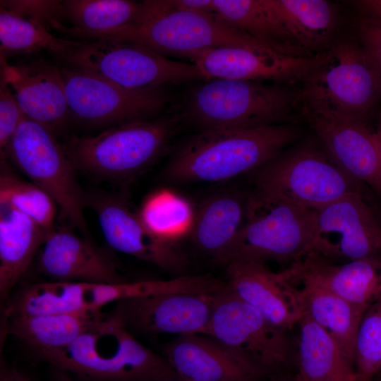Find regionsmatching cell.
I'll use <instances>...</instances> for the list:
<instances>
[{"mask_svg": "<svg viewBox=\"0 0 381 381\" xmlns=\"http://www.w3.org/2000/svg\"><path fill=\"white\" fill-rule=\"evenodd\" d=\"M219 291L169 293L125 299L114 303L109 316L132 334L205 335Z\"/></svg>", "mask_w": 381, "mask_h": 381, "instance_id": "14", "label": "cell"}, {"mask_svg": "<svg viewBox=\"0 0 381 381\" xmlns=\"http://www.w3.org/2000/svg\"><path fill=\"white\" fill-rule=\"evenodd\" d=\"M155 7V0L60 1L50 26L78 40H94L140 23Z\"/></svg>", "mask_w": 381, "mask_h": 381, "instance_id": "24", "label": "cell"}, {"mask_svg": "<svg viewBox=\"0 0 381 381\" xmlns=\"http://www.w3.org/2000/svg\"><path fill=\"white\" fill-rule=\"evenodd\" d=\"M301 85L214 78L191 88L181 115L205 129H250L301 123Z\"/></svg>", "mask_w": 381, "mask_h": 381, "instance_id": "2", "label": "cell"}, {"mask_svg": "<svg viewBox=\"0 0 381 381\" xmlns=\"http://www.w3.org/2000/svg\"><path fill=\"white\" fill-rule=\"evenodd\" d=\"M373 381H381V376H376Z\"/></svg>", "mask_w": 381, "mask_h": 381, "instance_id": "46", "label": "cell"}, {"mask_svg": "<svg viewBox=\"0 0 381 381\" xmlns=\"http://www.w3.org/2000/svg\"><path fill=\"white\" fill-rule=\"evenodd\" d=\"M52 381H81L68 373L54 368L52 373Z\"/></svg>", "mask_w": 381, "mask_h": 381, "instance_id": "43", "label": "cell"}, {"mask_svg": "<svg viewBox=\"0 0 381 381\" xmlns=\"http://www.w3.org/2000/svg\"><path fill=\"white\" fill-rule=\"evenodd\" d=\"M81 381H160L178 377L164 357L106 315L68 346L37 357Z\"/></svg>", "mask_w": 381, "mask_h": 381, "instance_id": "3", "label": "cell"}, {"mask_svg": "<svg viewBox=\"0 0 381 381\" xmlns=\"http://www.w3.org/2000/svg\"><path fill=\"white\" fill-rule=\"evenodd\" d=\"M27 116L8 86L0 83V150L5 157L8 145L22 121Z\"/></svg>", "mask_w": 381, "mask_h": 381, "instance_id": "36", "label": "cell"}, {"mask_svg": "<svg viewBox=\"0 0 381 381\" xmlns=\"http://www.w3.org/2000/svg\"><path fill=\"white\" fill-rule=\"evenodd\" d=\"M343 2L351 5L357 11V13L381 19V0H353Z\"/></svg>", "mask_w": 381, "mask_h": 381, "instance_id": "40", "label": "cell"}, {"mask_svg": "<svg viewBox=\"0 0 381 381\" xmlns=\"http://www.w3.org/2000/svg\"><path fill=\"white\" fill-rule=\"evenodd\" d=\"M297 325L296 365L301 381H358L354 367L322 327L306 313Z\"/></svg>", "mask_w": 381, "mask_h": 381, "instance_id": "30", "label": "cell"}, {"mask_svg": "<svg viewBox=\"0 0 381 381\" xmlns=\"http://www.w3.org/2000/svg\"><path fill=\"white\" fill-rule=\"evenodd\" d=\"M334 262L381 258V216L363 193L315 210L308 252Z\"/></svg>", "mask_w": 381, "mask_h": 381, "instance_id": "13", "label": "cell"}, {"mask_svg": "<svg viewBox=\"0 0 381 381\" xmlns=\"http://www.w3.org/2000/svg\"><path fill=\"white\" fill-rule=\"evenodd\" d=\"M0 203V296L6 301L52 231Z\"/></svg>", "mask_w": 381, "mask_h": 381, "instance_id": "27", "label": "cell"}, {"mask_svg": "<svg viewBox=\"0 0 381 381\" xmlns=\"http://www.w3.org/2000/svg\"><path fill=\"white\" fill-rule=\"evenodd\" d=\"M288 332L270 322L226 284L216 295L205 335L248 360L268 377L290 371L296 363V348Z\"/></svg>", "mask_w": 381, "mask_h": 381, "instance_id": "10", "label": "cell"}, {"mask_svg": "<svg viewBox=\"0 0 381 381\" xmlns=\"http://www.w3.org/2000/svg\"><path fill=\"white\" fill-rule=\"evenodd\" d=\"M253 172L255 190L312 210L363 193L361 183L339 166L315 135L303 138Z\"/></svg>", "mask_w": 381, "mask_h": 381, "instance_id": "7", "label": "cell"}, {"mask_svg": "<svg viewBox=\"0 0 381 381\" xmlns=\"http://www.w3.org/2000/svg\"><path fill=\"white\" fill-rule=\"evenodd\" d=\"M288 32L306 50L328 51L351 23L339 6L326 0H267Z\"/></svg>", "mask_w": 381, "mask_h": 381, "instance_id": "25", "label": "cell"}, {"mask_svg": "<svg viewBox=\"0 0 381 381\" xmlns=\"http://www.w3.org/2000/svg\"><path fill=\"white\" fill-rule=\"evenodd\" d=\"M226 277L234 294L278 327L289 331L304 315L296 286L265 263L231 262L226 265Z\"/></svg>", "mask_w": 381, "mask_h": 381, "instance_id": "23", "label": "cell"}, {"mask_svg": "<svg viewBox=\"0 0 381 381\" xmlns=\"http://www.w3.org/2000/svg\"><path fill=\"white\" fill-rule=\"evenodd\" d=\"M248 195L234 190L215 193L195 210L190 236L195 246L216 260L231 243L246 216Z\"/></svg>", "mask_w": 381, "mask_h": 381, "instance_id": "29", "label": "cell"}, {"mask_svg": "<svg viewBox=\"0 0 381 381\" xmlns=\"http://www.w3.org/2000/svg\"><path fill=\"white\" fill-rule=\"evenodd\" d=\"M169 8L214 14L213 0H164Z\"/></svg>", "mask_w": 381, "mask_h": 381, "instance_id": "39", "label": "cell"}, {"mask_svg": "<svg viewBox=\"0 0 381 381\" xmlns=\"http://www.w3.org/2000/svg\"><path fill=\"white\" fill-rule=\"evenodd\" d=\"M351 22L362 46L381 71V19L357 13Z\"/></svg>", "mask_w": 381, "mask_h": 381, "instance_id": "37", "label": "cell"}, {"mask_svg": "<svg viewBox=\"0 0 381 381\" xmlns=\"http://www.w3.org/2000/svg\"><path fill=\"white\" fill-rule=\"evenodd\" d=\"M181 113L116 125L91 136L72 138L64 151L75 171L128 179L150 167L168 150Z\"/></svg>", "mask_w": 381, "mask_h": 381, "instance_id": "4", "label": "cell"}, {"mask_svg": "<svg viewBox=\"0 0 381 381\" xmlns=\"http://www.w3.org/2000/svg\"><path fill=\"white\" fill-rule=\"evenodd\" d=\"M354 368L358 381H373L381 370V298L369 306L362 316Z\"/></svg>", "mask_w": 381, "mask_h": 381, "instance_id": "35", "label": "cell"}, {"mask_svg": "<svg viewBox=\"0 0 381 381\" xmlns=\"http://www.w3.org/2000/svg\"><path fill=\"white\" fill-rule=\"evenodd\" d=\"M376 136L377 138L378 142L380 143V147H381V116L380 118L377 131H375Z\"/></svg>", "mask_w": 381, "mask_h": 381, "instance_id": "44", "label": "cell"}, {"mask_svg": "<svg viewBox=\"0 0 381 381\" xmlns=\"http://www.w3.org/2000/svg\"><path fill=\"white\" fill-rule=\"evenodd\" d=\"M160 381H186L185 380H183L180 377H174V378H169V379H165V380H160Z\"/></svg>", "mask_w": 381, "mask_h": 381, "instance_id": "45", "label": "cell"}, {"mask_svg": "<svg viewBox=\"0 0 381 381\" xmlns=\"http://www.w3.org/2000/svg\"><path fill=\"white\" fill-rule=\"evenodd\" d=\"M132 282L99 284L49 281L26 285L4 302L3 317L102 311L133 298Z\"/></svg>", "mask_w": 381, "mask_h": 381, "instance_id": "18", "label": "cell"}, {"mask_svg": "<svg viewBox=\"0 0 381 381\" xmlns=\"http://www.w3.org/2000/svg\"><path fill=\"white\" fill-rule=\"evenodd\" d=\"M105 317L102 311L2 317L1 334L15 337L37 357L68 346Z\"/></svg>", "mask_w": 381, "mask_h": 381, "instance_id": "26", "label": "cell"}, {"mask_svg": "<svg viewBox=\"0 0 381 381\" xmlns=\"http://www.w3.org/2000/svg\"><path fill=\"white\" fill-rule=\"evenodd\" d=\"M1 81L12 92L26 116L54 135L63 129L70 113L61 66L42 59L9 64L0 59Z\"/></svg>", "mask_w": 381, "mask_h": 381, "instance_id": "19", "label": "cell"}, {"mask_svg": "<svg viewBox=\"0 0 381 381\" xmlns=\"http://www.w3.org/2000/svg\"><path fill=\"white\" fill-rule=\"evenodd\" d=\"M301 87L303 102L366 122L381 99V71L362 46L351 22Z\"/></svg>", "mask_w": 381, "mask_h": 381, "instance_id": "5", "label": "cell"}, {"mask_svg": "<svg viewBox=\"0 0 381 381\" xmlns=\"http://www.w3.org/2000/svg\"><path fill=\"white\" fill-rule=\"evenodd\" d=\"M178 377L186 381H261L257 365L213 338L198 334L179 335L164 348Z\"/></svg>", "mask_w": 381, "mask_h": 381, "instance_id": "22", "label": "cell"}, {"mask_svg": "<svg viewBox=\"0 0 381 381\" xmlns=\"http://www.w3.org/2000/svg\"><path fill=\"white\" fill-rule=\"evenodd\" d=\"M217 16L229 26L243 32L280 55L315 56L288 32L267 0H213ZM317 55V54H316Z\"/></svg>", "mask_w": 381, "mask_h": 381, "instance_id": "28", "label": "cell"}, {"mask_svg": "<svg viewBox=\"0 0 381 381\" xmlns=\"http://www.w3.org/2000/svg\"><path fill=\"white\" fill-rule=\"evenodd\" d=\"M60 1H1L0 8L36 20L44 26L50 25Z\"/></svg>", "mask_w": 381, "mask_h": 381, "instance_id": "38", "label": "cell"}, {"mask_svg": "<svg viewBox=\"0 0 381 381\" xmlns=\"http://www.w3.org/2000/svg\"><path fill=\"white\" fill-rule=\"evenodd\" d=\"M0 381H35L30 375L16 368L1 365Z\"/></svg>", "mask_w": 381, "mask_h": 381, "instance_id": "41", "label": "cell"}, {"mask_svg": "<svg viewBox=\"0 0 381 381\" xmlns=\"http://www.w3.org/2000/svg\"><path fill=\"white\" fill-rule=\"evenodd\" d=\"M279 273L294 285L323 289L365 310L381 298V258L334 262L306 255Z\"/></svg>", "mask_w": 381, "mask_h": 381, "instance_id": "20", "label": "cell"}, {"mask_svg": "<svg viewBox=\"0 0 381 381\" xmlns=\"http://www.w3.org/2000/svg\"><path fill=\"white\" fill-rule=\"evenodd\" d=\"M315 210L255 190L247 197L245 220L227 248L214 261L289 262L309 250Z\"/></svg>", "mask_w": 381, "mask_h": 381, "instance_id": "6", "label": "cell"}, {"mask_svg": "<svg viewBox=\"0 0 381 381\" xmlns=\"http://www.w3.org/2000/svg\"><path fill=\"white\" fill-rule=\"evenodd\" d=\"M302 116L334 160L381 198V147L365 121L337 115L303 102Z\"/></svg>", "mask_w": 381, "mask_h": 381, "instance_id": "16", "label": "cell"}, {"mask_svg": "<svg viewBox=\"0 0 381 381\" xmlns=\"http://www.w3.org/2000/svg\"><path fill=\"white\" fill-rule=\"evenodd\" d=\"M0 203L24 214L44 229L50 231L54 228L56 202L34 183L12 174L4 157H1Z\"/></svg>", "mask_w": 381, "mask_h": 381, "instance_id": "34", "label": "cell"}, {"mask_svg": "<svg viewBox=\"0 0 381 381\" xmlns=\"http://www.w3.org/2000/svg\"><path fill=\"white\" fill-rule=\"evenodd\" d=\"M294 286L304 313L333 338L344 357L354 367L356 337L365 309L315 286Z\"/></svg>", "mask_w": 381, "mask_h": 381, "instance_id": "31", "label": "cell"}, {"mask_svg": "<svg viewBox=\"0 0 381 381\" xmlns=\"http://www.w3.org/2000/svg\"><path fill=\"white\" fill-rule=\"evenodd\" d=\"M61 38L42 23L0 8V59L46 50L54 57L61 51Z\"/></svg>", "mask_w": 381, "mask_h": 381, "instance_id": "33", "label": "cell"}, {"mask_svg": "<svg viewBox=\"0 0 381 381\" xmlns=\"http://www.w3.org/2000/svg\"><path fill=\"white\" fill-rule=\"evenodd\" d=\"M71 117L87 127H101L161 115L171 99L164 86L128 88L95 73L61 66Z\"/></svg>", "mask_w": 381, "mask_h": 381, "instance_id": "11", "label": "cell"}, {"mask_svg": "<svg viewBox=\"0 0 381 381\" xmlns=\"http://www.w3.org/2000/svg\"><path fill=\"white\" fill-rule=\"evenodd\" d=\"M84 203L96 214L104 237L114 250L169 272H182L188 265V258L179 243L153 234L121 196L85 193Z\"/></svg>", "mask_w": 381, "mask_h": 381, "instance_id": "15", "label": "cell"}, {"mask_svg": "<svg viewBox=\"0 0 381 381\" xmlns=\"http://www.w3.org/2000/svg\"><path fill=\"white\" fill-rule=\"evenodd\" d=\"M38 271L57 282H126L109 253L66 229L54 228L37 254Z\"/></svg>", "mask_w": 381, "mask_h": 381, "instance_id": "21", "label": "cell"}, {"mask_svg": "<svg viewBox=\"0 0 381 381\" xmlns=\"http://www.w3.org/2000/svg\"><path fill=\"white\" fill-rule=\"evenodd\" d=\"M267 381H301L298 374H292L291 371L274 374L267 377Z\"/></svg>", "mask_w": 381, "mask_h": 381, "instance_id": "42", "label": "cell"}, {"mask_svg": "<svg viewBox=\"0 0 381 381\" xmlns=\"http://www.w3.org/2000/svg\"><path fill=\"white\" fill-rule=\"evenodd\" d=\"M102 38L134 43L162 55L186 57L219 47L269 49L249 35L229 26L216 13L169 8L164 0H157L156 11L144 21L97 39Z\"/></svg>", "mask_w": 381, "mask_h": 381, "instance_id": "9", "label": "cell"}, {"mask_svg": "<svg viewBox=\"0 0 381 381\" xmlns=\"http://www.w3.org/2000/svg\"><path fill=\"white\" fill-rule=\"evenodd\" d=\"M4 158H9L31 182L46 191L84 237L90 238L83 214L85 193L63 145L51 131L27 117L17 128Z\"/></svg>", "mask_w": 381, "mask_h": 381, "instance_id": "12", "label": "cell"}, {"mask_svg": "<svg viewBox=\"0 0 381 381\" xmlns=\"http://www.w3.org/2000/svg\"><path fill=\"white\" fill-rule=\"evenodd\" d=\"M381 376V370H380V372L378 373V374L376 375V376Z\"/></svg>", "mask_w": 381, "mask_h": 381, "instance_id": "47", "label": "cell"}, {"mask_svg": "<svg viewBox=\"0 0 381 381\" xmlns=\"http://www.w3.org/2000/svg\"><path fill=\"white\" fill-rule=\"evenodd\" d=\"M54 58L128 88L206 80L193 63L173 61L141 45L111 39L62 38Z\"/></svg>", "mask_w": 381, "mask_h": 381, "instance_id": "8", "label": "cell"}, {"mask_svg": "<svg viewBox=\"0 0 381 381\" xmlns=\"http://www.w3.org/2000/svg\"><path fill=\"white\" fill-rule=\"evenodd\" d=\"M304 138L300 123L200 130L174 153L164 174L176 183L226 181L254 171Z\"/></svg>", "mask_w": 381, "mask_h": 381, "instance_id": "1", "label": "cell"}, {"mask_svg": "<svg viewBox=\"0 0 381 381\" xmlns=\"http://www.w3.org/2000/svg\"><path fill=\"white\" fill-rule=\"evenodd\" d=\"M138 214L156 236L173 243L191 232L195 210L185 198L169 190L148 195Z\"/></svg>", "mask_w": 381, "mask_h": 381, "instance_id": "32", "label": "cell"}, {"mask_svg": "<svg viewBox=\"0 0 381 381\" xmlns=\"http://www.w3.org/2000/svg\"><path fill=\"white\" fill-rule=\"evenodd\" d=\"M290 57L269 49L226 47L205 49L188 56L207 80L220 78L301 85L322 58Z\"/></svg>", "mask_w": 381, "mask_h": 381, "instance_id": "17", "label": "cell"}]
</instances>
